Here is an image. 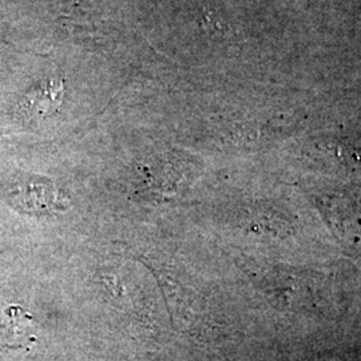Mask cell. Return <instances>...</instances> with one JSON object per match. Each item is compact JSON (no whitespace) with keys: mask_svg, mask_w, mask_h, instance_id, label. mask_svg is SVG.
Listing matches in <instances>:
<instances>
[{"mask_svg":"<svg viewBox=\"0 0 361 361\" xmlns=\"http://www.w3.org/2000/svg\"><path fill=\"white\" fill-rule=\"evenodd\" d=\"M63 99V83L47 82L31 91L26 97L28 110L35 116H47L56 113Z\"/></svg>","mask_w":361,"mask_h":361,"instance_id":"cell-2","label":"cell"},{"mask_svg":"<svg viewBox=\"0 0 361 361\" xmlns=\"http://www.w3.org/2000/svg\"><path fill=\"white\" fill-rule=\"evenodd\" d=\"M0 340L7 347H26L35 340L34 320L27 310L11 305L3 310L0 322Z\"/></svg>","mask_w":361,"mask_h":361,"instance_id":"cell-1","label":"cell"}]
</instances>
